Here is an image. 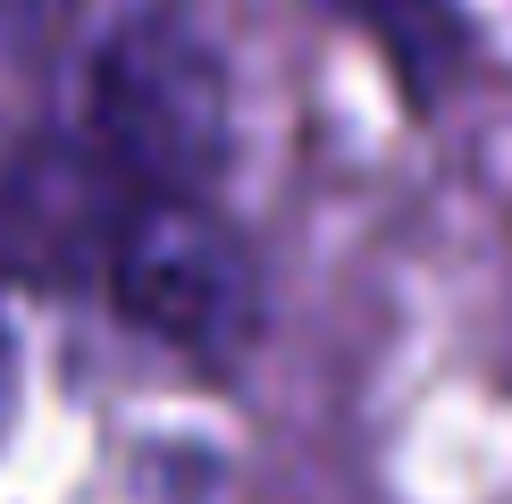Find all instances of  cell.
<instances>
[{
    "label": "cell",
    "mask_w": 512,
    "mask_h": 504,
    "mask_svg": "<svg viewBox=\"0 0 512 504\" xmlns=\"http://www.w3.org/2000/svg\"><path fill=\"white\" fill-rule=\"evenodd\" d=\"M236 93L219 51L168 9H135L84 51L76 76V143L118 185L194 194L227 168Z\"/></svg>",
    "instance_id": "obj_1"
},
{
    "label": "cell",
    "mask_w": 512,
    "mask_h": 504,
    "mask_svg": "<svg viewBox=\"0 0 512 504\" xmlns=\"http://www.w3.org/2000/svg\"><path fill=\"white\" fill-rule=\"evenodd\" d=\"M110 294L143 336H160L177 353H202V362L236 353L252 336V320H261V269H252V252L185 194H152L143 210L118 219Z\"/></svg>",
    "instance_id": "obj_2"
},
{
    "label": "cell",
    "mask_w": 512,
    "mask_h": 504,
    "mask_svg": "<svg viewBox=\"0 0 512 504\" xmlns=\"http://www.w3.org/2000/svg\"><path fill=\"white\" fill-rule=\"evenodd\" d=\"M110 185L118 177L84 143L76 152H51V160H17V177L0 185V252L17 269H84L93 244L101 252L118 244V219H101L110 210Z\"/></svg>",
    "instance_id": "obj_3"
}]
</instances>
